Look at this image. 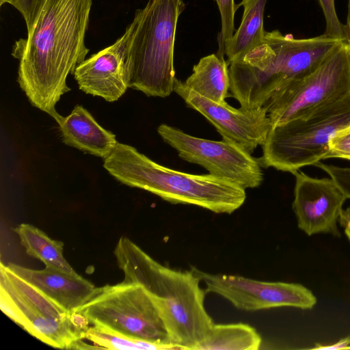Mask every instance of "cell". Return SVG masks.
I'll list each match as a JSON object with an SVG mask.
<instances>
[{"label":"cell","instance_id":"obj_4","mask_svg":"<svg viewBox=\"0 0 350 350\" xmlns=\"http://www.w3.org/2000/svg\"><path fill=\"white\" fill-rule=\"evenodd\" d=\"M103 167L116 180L148 191L172 204H190L215 213H232L246 199L245 189L210 174H193L161 165L134 147L118 143Z\"/></svg>","mask_w":350,"mask_h":350},{"label":"cell","instance_id":"obj_6","mask_svg":"<svg viewBox=\"0 0 350 350\" xmlns=\"http://www.w3.org/2000/svg\"><path fill=\"white\" fill-rule=\"evenodd\" d=\"M350 126V93L308 115L272 125L258 159L262 167L293 173L325 159L330 140Z\"/></svg>","mask_w":350,"mask_h":350},{"label":"cell","instance_id":"obj_18","mask_svg":"<svg viewBox=\"0 0 350 350\" xmlns=\"http://www.w3.org/2000/svg\"><path fill=\"white\" fill-rule=\"evenodd\" d=\"M27 254L53 267L72 275L78 273L63 255L64 243L51 239L45 232L29 224H21L14 228Z\"/></svg>","mask_w":350,"mask_h":350},{"label":"cell","instance_id":"obj_1","mask_svg":"<svg viewBox=\"0 0 350 350\" xmlns=\"http://www.w3.org/2000/svg\"><path fill=\"white\" fill-rule=\"evenodd\" d=\"M92 0H45L25 38L12 55L19 62L17 82L29 101L57 121L55 107L70 89L69 74L89 52L85 36Z\"/></svg>","mask_w":350,"mask_h":350},{"label":"cell","instance_id":"obj_28","mask_svg":"<svg viewBox=\"0 0 350 350\" xmlns=\"http://www.w3.org/2000/svg\"><path fill=\"white\" fill-rule=\"evenodd\" d=\"M338 223L344 228L345 234L350 241V206L342 210Z\"/></svg>","mask_w":350,"mask_h":350},{"label":"cell","instance_id":"obj_7","mask_svg":"<svg viewBox=\"0 0 350 350\" xmlns=\"http://www.w3.org/2000/svg\"><path fill=\"white\" fill-rule=\"evenodd\" d=\"M74 312L98 324L140 340L172 347L164 323L141 284L122 281L95 288Z\"/></svg>","mask_w":350,"mask_h":350},{"label":"cell","instance_id":"obj_10","mask_svg":"<svg viewBox=\"0 0 350 350\" xmlns=\"http://www.w3.org/2000/svg\"><path fill=\"white\" fill-rule=\"evenodd\" d=\"M192 269L206 284V293H215L240 310L257 311L284 306L308 310L317 301L313 293L300 284L258 281Z\"/></svg>","mask_w":350,"mask_h":350},{"label":"cell","instance_id":"obj_21","mask_svg":"<svg viewBox=\"0 0 350 350\" xmlns=\"http://www.w3.org/2000/svg\"><path fill=\"white\" fill-rule=\"evenodd\" d=\"M221 16V31L218 35L219 49L217 55L224 56L226 42L231 38L234 31V14L239 8L234 0H215Z\"/></svg>","mask_w":350,"mask_h":350},{"label":"cell","instance_id":"obj_24","mask_svg":"<svg viewBox=\"0 0 350 350\" xmlns=\"http://www.w3.org/2000/svg\"><path fill=\"white\" fill-rule=\"evenodd\" d=\"M314 165L325 172L350 199V167H340L321 161Z\"/></svg>","mask_w":350,"mask_h":350},{"label":"cell","instance_id":"obj_26","mask_svg":"<svg viewBox=\"0 0 350 350\" xmlns=\"http://www.w3.org/2000/svg\"><path fill=\"white\" fill-rule=\"evenodd\" d=\"M0 308L2 312L25 331L27 324L8 293L0 286Z\"/></svg>","mask_w":350,"mask_h":350},{"label":"cell","instance_id":"obj_20","mask_svg":"<svg viewBox=\"0 0 350 350\" xmlns=\"http://www.w3.org/2000/svg\"><path fill=\"white\" fill-rule=\"evenodd\" d=\"M85 338L100 349L137 350L174 349L171 346L151 342L116 332L104 325L95 324L85 332Z\"/></svg>","mask_w":350,"mask_h":350},{"label":"cell","instance_id":"obj_30","mask_svg":"<svg viewBox=\"0 0 350 350\" xmlns=\"http://www.w3.org/2000/svg\"><path fill=\"white\" fill-rule=\"evenodd\" d=\"M347 160L350 161V158H349V159H348Z\"/></svg>","mask_w":350,"mask_h":350},{"label":"cell","instance_id":"obj_25","mask_svg":"<svg viewBox=\"0 0 350 350\" xmlns=\"http://www.w3.org/2000/svg\"><path fill=\"white\" fill-rule=\"evenodd\" d=\"M329 158H350V126L339 131L329 142Z\"/></svg>","mask_w":350,"mask_h":350},{"label":"cell","instance_id":"obj_19","mask_svg":"<svg viewBox=\"0 0 350 350\" xmlns=\"http://www.w3.org/2000/svg\"><path fill=\"white\" fill-rule=\"evenodd\" d=\"M261 342L260 334L247 324L214 323L193 350H257Z\"/></svg>","mask_w":350,"mask_h":350},{"label":"cell","instance_id":"obj_15","mask_svg":"<svg viewBox=\"0 0 350 350\" xmlns=\"http://www.w3.org/2000/svg\"><path fill=\"white\" fill-rule=\"evenodd\" d=\"M56 122L63 142L85 153L105 159L118 143L116 135L103 128L81 105L75 106L69 115L61 116Z\"/></svg>","mask_w":350,"mask_h":350},{"label":"cell","instance_id":"obj_29","mask_svg":"<svg viewBox=\"0 0 350 350\" xmlns=\"http://www.w3.org/2000/svg\"><path fill=\"white\" fill-rule=\"evenodd\" d=\"M346 29L347 34V41L350 46V0H348V14L347 18Z\"/></svg>","mask_w":350,"mask_h":350},{"label":"cell","instance_id":"obj_13","mask_svg":"<svg viewBox=\"0 0 350 350\" xmlns=\"http://www.w3.org/2000/svg\"><path fill=\"white\" fill-rule=\"evenodd\" d=\"M135 21L113 44L80 63L73 74L81 90L108 102L118 100L129 88V45Z\"/></svg>","mask_w":350,"mask_h":350},{"label":"cell","instance_id":"obj_16","mask_svg":"<svg viewBox=\"0 0 350 350\" xmlns=\"http://www.w3.org/2000/svg\"><path fill=\"white\" fill-rule=\"evenodd\" d=\"M185 85L214 102H225L230 86L229 64L224 56L213 53L202 57L193 66Z\"/></svg>","mask_w":350,"mask_h":350},{"label":"cell","instance_id":"obj_9","mask_svg":"<svg viewBox=\"0 0 350 350\" xmlns=\"http://www.w3.org/2000/svg\"><path fill=\"white\" fill-rule=\"evenodd\" d=\"M157 133L182 159L203 167L213 176L245 189L258 187L262 182L259 160L232 142L199 138L166 124H160Z\"/></svg>","mask_w":350,"mask_h":350},{"label":"cell","instance_id":"obj_23","mask_svg":"<svg viewBox=\"0 0 350 350\" xmlns=\"http://www.w3.org/2000/svg\"><path fill=\"white\" fill-rule=\"evenodd\" d=\"M45 0H0V6L10 4L15 8L23 17L27 30L31 27Z\"/></svg>","mask_w":350,"mask_h":350},{"label":"cell","instance_id":"obj_14","mask_svg":"<svg viewBox=\"0 0 350 350\" xmlns=\"http://www.w3.org/2000/svg\"><path fill=\"white\" fill-rule=\"evenodd\" d=\"M6 267L69 313L81 306L96 288L79 274L72 275L50 267L42 270L14 263Z\"/></svg>","mask_w":350,"mask_h":350},{"label":"cell","instance_id":"obj_27","mask_svg":"<svg viewBox=\"0 0 350 350\" xmlns=\"http://www.w3.org/2000/svg\"><path fill=\"white\" fill-rule=\"evenodd\" d=\"M311 349H350V336L340 339L337 342L329 345L316 344Z\"/></svg>","mask_w":350,"mask_h":350},{"label":"cell","instance_id":"obj_2","mask_svg":"<svg viewBox=\"0 0 350 350\" xmlns=\"http://www.w3.org/2000/svg\"><path fill=\"white\" fill-rule=\"evenodd\" d=\"M114 255L123 281L141 284L149 293L171 343L178 349H194L214 325L194 271L162 265L126 237L118 240Z\"/></svg>","mask_w":350,"mask_h":350},{"label":"cell","instance_id":"obj_22","mask_svg":"<svg viewBox=\"0 0 350 350\" xmlns=\"http://www.w3.org/2000/svg\"><path fill=\"white\" fill-rule=\"evenodd\" d=\"M319 1L325 19L326 26L324 33L329 37L347 41L346 25L340 21L337 16L334 0H319Z\"/></svg>","mask_w":350,"mask_h":350},{"label":"cell","instance_id":"obj_8","mask_svg":"<svg viewBox=\"0 0 350 350\" xmlns=\"http://www.w3.org/2000/svg\"><path fill=\"white\" fill-rule=\"evenodd\" d=\"M350 93V46L339 42L306 77L275 94L264 105L272 125L308 115Z\"/></svg>","mask_w":350,"mask_h":350},{"label":"cell","instance_id":"obj_12","mask_svg":"<svg viewBox=\"0 0 350 350\" xmlns=\"http://www.w3.org/2000/svg\"><path fill=\"white\" fill-rule=\"evenodd\" d=\"M295 178L293 210L298 228L307 235L329 233L340 237L337 224L347 198L332 178H317L303 172Z\"/></svg>","mask_w":350,"mask_h":350},{"label":"cell","instance_id":"obj_5","mask_svg":"<svg viewBox=\"0 0 350 350\" xmlns=\"http://www.w3.org/2000/svg\"><path fill=\"white\" fill-rule=\"evenodd\" d=\"M185 7L183 0H148L135 11L129 45V88L161 98L174 92L176 32Z\"/></svg>","mask_w":350,"mask_h":350},{"label":"cell","instance_id":"obj_11","mask_svg":"<svg viewBox=\"0 0 350 350\" xmlns=\"http://www.w3.org/2000/svg\"><path fill=\"white\" fill-rule=\"evenodd\" d=\"M174 92L187 105L200 113L217 129L223 139L232 142L252 154L262 146L272 124L265 107L236 109L226 101L214 102L202 96L176 79Z\"/></svg>","mask_w":350,"mask_h":350},{"label":"cell","instance_id":"obj_3","mask_svg":"<svg viewBox=\"0 0 350 350\" xmlns=\"http://www.w3.org/2000/svg\"><path fill=\"white\" fill-rule=\"evenodd\" d=\"M325 33L295 38L279 30L229 64L231 96L241 107H262L275 94L309 75L340 41Z\"/></svg>","mask_w":350,"mask_h":350},{"label":"cell","instance_id":"obj_17","mask_svg":"<svg viewBox=\"0 0 350 350\" xmlns=\"http://www.w3.org/2000/svg\"><path fill=\"white\" fill-rule=\"evenodd\" d=\"M267 0H242L238 6L243 7L241 24L225 44L224 55L227 62L243 57L259 44L266 31L263 27L264 10Z\"/></svg>","mask_w":350,"mask_h":350}]
</instances>
